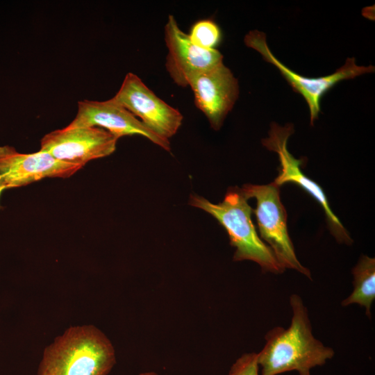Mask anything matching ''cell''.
<instances>
[{
    "mask_svg": "<svg viewBox=\"0 0 375 375\" xmlns=\"http://www.w3.org/2000/svg\"><path fill=\"white\" fill-rule=\"evenodd\" d=\"M292 310L290 325L276 326L265 335V344L258 354L260 375H278L297 371L310 375V370L324 365L334 356V350L324 345L312 333L306 307L297 294L290 297Z\"/></svg>",
    "mask_w": 375,
    "mask_h": 375,
    "instance_id": "1",
    "label": "cell"
},
{
    "mask_svg": "<svg viewBox=\"0 0 375 375\" xmlns=\"http://www.w3.org/2000/svg\"><path fill=\"white\" fill-rule=\"evenodd\" d=\"M115 363L114 348L101 331L75 326L45 349L38 375H107Z\"/></svg>",
    "mask_w": 375,
    "mask_h": 375,
    "instance_id": "2",
    "label": "cell"
},
{
    "mask_svg": "<svg viewBox=\"0 0 375 375\" xmlns=\"http://www.w3.org/2000/svg\"><path fill=\"white\" fill-rule=\"evenodd\" d=\"M190 205L215 217L226 231L231 246L235 247L233 260H251L262 272L280 274L285 269L270 247L258 236L251 220L253 210L240 188H228L223 201L212 203L197 194L190 197Z\"/></svg>",
    "mask_w": 375,
    "mask_h": 375,
    "instance_id": "3",
    "label": "cell"
},
{
    "mask_svg": "<svg viewBox=\"0 0 375 375\" xmlns=\"http://www.w3.org/2000/svg\"><path fill=\"white\" fill-rule=\"evenodd\" d=\"M280 187L245 184L241 190L249 199L256 200L255 213L261 238L267 243L279 264L285 269H294L311 279L310 271L299 261L288 234L287 212L280 198Z\"/></svg>",
    "mask_w": 375,
    "mask_h": 375,
    "instance_id": "4",
    "label": "cell"
},
{
    "mask_svg": "<svg viewBox=\"0 0 375 375\" xmlns=\"http://www.w3.org/2000/svg\"><path fill=\"white\" fill-rule=\"evenodd\" d=\"M247 47L257 51L265 60L275 66L290 84L292 90L306 100L310 110V124L318 118L320 99L338 82L374 72V67L359 66L354 58H349L333 74L319 78L303 76L286 67L274 56L269 49L266 35L258 30L250 31L244 38Z\"/></svg>",
    "mask_w": 375,
    "mask_h": 375,
    "instance_id": "5",
    "label": "cell"
},
{
    "mask_svg": "<svg viewBox=\"0 0 375 375\" xmlns=\"http://www.w3.org/2000/svg\"><path fill=\"white\" fill-rule=\"evenodd\" d=\"M294 132V126L292 124L282 126L273 122L270 126L268 138L262 140L264 147L276 152L278 156L279 172L274 183L278 187L286 183H293L304 190L317 201L324 210L328 228L336 240L339 243L351 244L353 240L339 219L331 210L323 189L302 172L300 168L302 160L295 158L289 152L287 147L288 140Z\"/></svg>",
    "mask_w": 375,
    "mask_h": 375,
    "instance_id": "6",
    "label": "cell"
},
{
    "mask_svg": "<svg viewBox=\"0 0 375 375\" xmlns=\"http://www.w3.org/2000/svg\"><path fill=\"white\" fill-rule=\"evenodd\" d=\"M118 138L96 126H66L45 135L39 151L56 159L83 167L90 160L108 156L116 149Z\"/></svg>",
    "mask_w": 375,
    "mask_h": 375,
    "instance_id": "7",
    "label": "cell"
},
{
    "mask_svg": "<svg viewBox=\"0 0 375 375\" xmlns=\"http://www.w3.org/2000/svg\"><path fill=\"white\" fill-rule=\"evenodd\" d=\"M113 98L162 138L169 140L182 124L183 117L181 112L156 96L133 73L126 74Z\"/></svg>",
    "mask_w": 375,
    "mask_h": 375,
    "instance_id": "8",
    "label": "cell"
},
{
    "mask_svg": "<svg viewBox=\"0 0 375 375\" xmlns=\"http://www.w3.org/2000/svg\"><path fill=\"white\" fill-rule=\"evenodd\" d=\"M164 34L168 49L165 67L180 87L189 86L197 74L223 62V56L217 49H204L194 45L172 15L168 16Z\"/></svg>",
    "mask_w": 375,
    "mask_h": 375,
    "instance_id": "9",
    "label": "cell"
},
{
    "mask_svg": "<svg viewBox=\"0 0 375 375\" xmlns=\"http://www.w3.org/2000/svg\"><path fill=\"white\" fill-rule=\"evenodd\" d=\"M196 106L215 131L222 127L239 96L237 78L223 62L194 76L190 81Z\"/></svg>",
    "mask_w": 375,
    "mask_h": 375,
    "instance_id": "10",
    "label": "cell"
},
{
    "mask_svg": "<svg viewBox=\"0 0 375 375\" xmlns=\"http://www.w3.org/2000/svg\"><path fill=\"white\" fill-rule=\"evenodd\" d=\"M70 128L96 126L102 128L118 139L128 135H141L163 149L169 151V140L148 128L140 119L117 102L113 97L99 101L83 100L78 102V111Z\"/></svg>",
    "mask_w": 375,
    "mask_h": 375,
    "instance_id": "11",
    "label": "cell"
},
{
    "mask_svg": "<svg viewBox=\"0 0 375 375\" xmlns=\"http://www.w3.org/2000/svg\"><path fill=\"white\" fill-rule=\"evenodd\" d=\"M81 168L58 160L47 152L22 153L10 146L0 147V177L5 190L44 178H67Z\"/></svg>",
    "mask_w": 375,
    "mask_h": 375,
    "instance_id": "12",
    "label": "cell"
},
{
    "mask_svg": "<svg viewBox=\"0 0 375 375\" xmlns=\"http://www.w3.org/2000/svg\"><path fill=\"white\" fill-rule=\"evenodd\" d=\"M353 290L341 304L347 306L353 303L365 308L367 317H371V307L375 299V259L362 255L352 269Z\"/></svg>",
    "mask_w": 375,
    "mask_h": 375,
    "instance_id": "13",
    "label": "cell"
},
{
    "mask_svg": "<svg viewBox=\"0 0 375 375\" xmlns=\"http://www.w3.org/2000/svg\"><path fill=\"white\" fill-rule=\"evenodd\" d=\"M188 35L194 45L204 49H215L222 36L219 26L210 19L197 22Z\"/></svg>",
    "mask_w": 375,
    "mask_h": 375,
    "instance_id": "14",
    "label": "cell"
},
{
    "mask_svg": "<svg viewBox=\"0 0 375 375\" xmlns=\"http://www.w3.org/2000/svg\"><path fill=\"white\" fill-rule=\"evenodd\" d=\"M228 375H260L258 354L249 353L242 355L232 365Z\"/></svg>",
    "mask_w": 375,
    "mask_h": 375,
    "instance_id": "15",
    "label": "cell"
},
{
    "mask_svg": "<svg viewBox=\"0 0 375 375\" xmlns=\"http://www.w3.org/2000/svg\"><path fill=\"white\" fill-rule=\"evenodd\" d=\"M4 190H5V188H4V187H3V185L1 178V177H0V196H1V192H2ZM0 208H1V206H0Z\"/></svg>",
    "mask_w": 375,
    "mask_h": 375,
    "instance_id": "16",
    "label": "cell"
},
{
    "mask_svg": "<svg viewBox=\"0 0 375 375\" xmlns=\"http://www.w3.org/2000/svg\"><path fill=\"white\" fill-rule=\"evenodd\" d=\"M139 375H158L157 374H156L155 372H144V373H142Z\"/></svg>",
    "mask_w": 375,
    "mask_h": 375,
    "instance_id": "17",
    "label": "cell"
}]
</instances>
